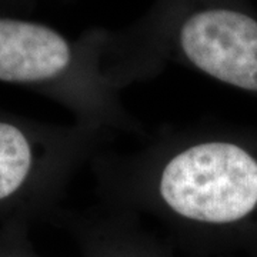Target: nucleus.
I'll use <instances>...</instances> for the list:
<instances>
[{
  "mask_svg": "<svg viewBox=\"0 0 257 257\" xmlns=\"http://www.w3.org/2000/svg\"><path fill=\"white\" fill-rule=\"evenodd\" d=\"M159 189L163 202L184 219L243 220L257 209V159L236 143H199L165 166Z\"/></svg>",
  "mask_w": 257,
  "mask_h": 257,
  "instance_id": "obj_1",
  "label": "nucleus"
},
{
  "mask_svg": "<svg viewBox=\"0 0 257 257\" xmlns=\"http://www.w3.org/2000/svg\"><path fill=\"white\" fill-rule=\"evenodd\" d=\"M177 42L203 73L246 92H257V18L233 6H209L183 19Z\"/></svg>",
  "mask_w": 257,
  "mask_h": 257,
  "instance_id": "obj_2",
  "label": "nucleus"
},
{
  "mask_svg": "<svg viewBox=\"0 0 257 257\" xmlns=\"http://www.w3.org/2000/svg\"><path fill=\"white\" fill-rule=\"evenodd\" d=\"M72 46L46 25L0 18V82L53 79L72 63Z\"/></svg>",
  "mask_w": 257,
  "mask_h": 257,
  "instance_id": "obj_3",
  "label": "nucleus"
},
{
  "mask_svg": "<svg viewBox=\"0 0 257 257\" xmlns=\"http://www.w3.org/2000/svg\"><path fill=\"white\" fill-rule=\"evenodd\" d=\"M32 167V149L16 126L0 123V200L9 197L26 180Z\"/></svg>",
  "mask_w": 257,
  "mask_h": 257,
  "instance_id": "obj_4",
  "label": "nucleus"
}]
</instances>
